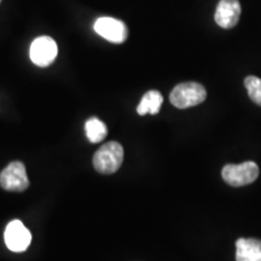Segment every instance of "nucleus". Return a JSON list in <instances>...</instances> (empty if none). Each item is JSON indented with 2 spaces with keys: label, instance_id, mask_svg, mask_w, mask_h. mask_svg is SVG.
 Here are the masks:
<instances>
[{
  "label": "nucleus",
  "instance_id": "1",
  "mask_svg": "<svg viewBox=\"0 0 261 261\" xmlns=\"http://www.w3.org/2000/svg\"><path fill=\"white\" fill-rule=\"evenodd\" d=\"M123 148L117 142H109L100 146L93 156V166L102 174H113L121 167Z\"/></svg>",
  "mask_w": 261,
  "mask_h": 261
},
{
  "label": "nucleus",
  "instance_id": "2",
  "mask_svg": "<svg viewBox=\"0 0 261 261\" xmlns=\"http://www.w3.org/2000/svg\"><path fill=\"white\" fill-rule=\"evenodd\" d=\"M207 91L198 83H182L173 89L169 96L171 103L178 109H187L203 103Z\"/></svg>",
  "mask_w": 261,
  "mask_h": 261
},
{
  "label": "nucleus",
  "instance_id": "3",
  "mask_svg": "<svg viewBox=\"0 0 261 261\" xmlns=\"http://www.w3.org/2000/svg\"><path fill=\"white\" fill-rule=\"evenodd\" d=\"M225 182L238 188L252 184L259 177V167L255 162L247 161L241 165H226L221 172Z\"/></svg>",
  "mask_w": 261,
  "mask_h": 261
},
{
  "label": "nucleus",
  "instance_id": "4",
  "mask_svg": "<svg viewBox=\"0 0 261 261\" xmlns=\"http://www.w3.org/2000/svg\"><path fill=\"white\" fill-rule=\"evenodd\" d=\"M0 185L4 190L21 192L27 190L29 180L24 165L19 161L11 162L0 173Z\"/></svg>",
  "mask_w": 261,
  "mask_h": 261
},
{
  "label": "nucleus",
  "instance_id": "5",
  "mask_svg": "<svg viewBox=\"0 0 261 261\" xmlns=\"http://www.w3.org/2000/svg\"><path fill=\"white\" fill-rule=\"evenodd\" d=\"M94 32L106 40L114 44H122L128 37V29L120 19L113 17H100L94 22Z\"/></svg>",
  "mask_w": 261,
  "mask_h": 261
},
{
  "label": "nucleus",
  "instance_id": "6",
  "mask_svg": "<svg viewBox=\"0 0 261 261\" xmlns=\"http://www.w3.org/2000/svg\"><path fill=\"white\" fill-rule=\"evenodd\" d=\"M4 240L6 247L11 252L22 253L28 249L29 244L32 242V233L22 221L14 220L6 226Z\"/></svg>",
  "mask_w": 261,
  "mask_h": 261
},
{
  "label": "nucleus",
  "instance_id": "7",
  "mask_svg": "<svg viewBox=\"0 0 261 261\" xmlns=\"http://www.w3.org/2000/svg\"><path fill=\"white\" fill-rule=\"evenodd\" d=\"M57 44L50 37H39L31 45V60L38 67H47L57 57Z\"/></svg>",
  "mask_w": 261,
  "mask_h": 261
},
{
  "label": "nucleus",
  "instance_id": "8",
  "mask_svg": "<svg viewBox=\"0 0 261 261\" xmlns=\"http://www.w3.org/2000/svg\"><path fill=\"white\" fill-rule=\"evenodd\" d=\"M241 16V4L238 0H220L215 10L214 19L219 27L231 29L238 23Z\"/></svg>",
  "mask_w": 261,
  "mask_h": 261
},
{
  "label": "nucleus",
  "instance_id": "9",
  "mask_svg": "<svg viewBox=\"0 0 261 261\" xmlns=\"http://www.w3.org/2000/svg\"><path fill=\"white\" fill-rule=\"evenodd\" d=\"M236 261H261V241L240 238L236 242Z\"/></svg>",
  "mask_w": 261,
  "mask_h": 261
},
{
  "label": "nucleus",
  "instance_id": "10",
  "mask_svg": "<svg viewBox=\"0 0 261 261\" xmlns=\"http://www.w3.org/2000/svg\"><path fill=\"white\" fill-rule=\"evenodd\" d=\"M163 103L162 94L156 90H151L146 92L143 96L142 100H140L139 106L137 107V113L139 115H146V114H151V115H156L161 109V106Z\"/></svg>",
  "mask_w": 261,
  "mask_h": 261
},
{
  "label": "nucleus",
  "instance_id": "11",
  "mask_svg": "<svg viewBox=\"0 0 261 261\" xmlns=\"http://www.w3.org/2000/svg\"><path fill=\"white\" fill-rule=\"evenodd\" d=\"M86 136L91 143H99L106 138L108 135V128L106 123L100 121L97 117H91L85 123Z\"/></svg>",
  "mask_w": 261,
  "mask_h": 261
},
{
  "label": "nucleus",
  "instance_id": "12",
  "mask_svg": "<svg viewBox=\"0 0 261 261\" xmlns=\"http://www.w3.org/2000/svg\"><path fill=\"white\" fill-rule=\"evenodd\" d=\"M244 86H246L250 99L261 107V79L256 76H247L244 80Z\"/></svg>",
  "mask_w": 261,
  "mask_h": 261
},
{
  "label": "nucleus",
  "instance_id": "13",
  "mask_svg": "<svg viewBox=\"0 0 261 261\" xmlns=\"http://www.w3.org/2000/svg\"><path fill=\"white\" fill-rule=\"evenodd\" d=\"M0 3H2V0H0Z\"/></svg>",
  "mask_w": 261,
  "mask_h": 261
}]
</instances>
